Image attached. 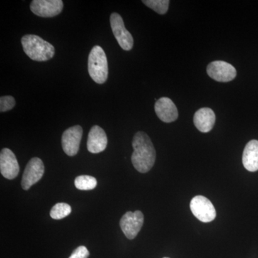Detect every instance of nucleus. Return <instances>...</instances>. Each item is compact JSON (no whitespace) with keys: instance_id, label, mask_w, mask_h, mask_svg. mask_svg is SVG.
Masks as SVG:
<instances>
[{"instance_id":"obj_8","label":"nucleus","mask_w":258,"mask_h":258,"mask_svg":"<svg viewBox=\"0 0 258 258\" xmlns=\"http://www.w3.org/2000/svg\"><path fill=\"white\" fill-rule=\"evenodd\" d=\"M45 172V166L40 158L34 157L27 164L22 179V187L28 190L32 185L42 179Z\"/></svg>"},{"instance_id":"obj_13","label":"nucleus","mask_w":258,"mask_h":258,"mask_svg":"<svg viewBox=\"0 0 258 258\" xmlns=\"http://www.w3.org/2000/svg\"><path fill=\"white\" fill-rule=\"evenodd\" d=\"M108 138L106 132L99 125H93L88 134L87 149L92 154H98L106 149Z\"/></svg>"},{"instance_id":"obj_17","label":"nucleus","mask_w":258,"mask_h":258,"mask_svg":"<svg viewBox=\"0 0 258 258\" xmlns=\"http://www.w3.org/2000/svg\"><path fill=\"white\" fill-rule=\"evenodd\" d=\"M142 3L159 15L166 14L169 9V0H143Z\"/></svg>"},{"instance_id":"obj_10","label":"nucleus","mask_w":258,"mask_h":258,"mask_svg":"<svg viewBox=\"0 0 258 258\" xmlns=\"http://www.w3.org/2000/svg\"><path fill=\"white\" fill-rule=\"evenodd\" d=\"M82 136L83 128L79 125H74L64 131L61 143L64 152L68 156L74 157L78 154Z\"/></svg>"},{"instance_id":"obj_21","label":"nucleus","mask_w":258,"mask_h":258,"mask_svg":"<svg viewBox=\"0 0 258 258\" xmlns=\"http://www.w3.org/2000/svg\"><path fill=\"white\" fill-rule=\"evenodd\" d=\"M164 258H169V257H164Z\"/></svg>"},{"instance_id":"obj_14","label":"nucleus","mask_w":258,"mask_h":258,"mask_svg":"<svg viewBox=\"0 0 258 258\" xmlns=\"http://www.w3.org/2000/svg\"><path fill=\"white\" fill-rule=\"evenodd\" d=\"M216 116L210 108H200L194 115V123L200 132L208 133L215 125Z\"/></svg>"},{"instance_id":"obj_11","label":"nucleus","mask_w":258,"mask_h":258,"mask_svg":"<svg viewBox=\"0 0 258 258\" xmlns=\"http://www.w3.org/2000/svg\"><path fill=\"white\" fill-rule=\"evenodd\" d=\"M0 171L2 175L8 179H13L20 172V166L14 153L5 148L0 153Z\"/></svg>"},{"instance_id":"obj_1","label":"nucleus","mask_w":258,"mask_h":258,"mask_svg":"<svg viewBox=\"0 0 258 258\" xmlns=\"http://www.w3.org/2000/svg\"><path fill=\"white\" fill-rule=\"evenodd\" d=\"M132 162L139 172L147 173L152 169L156 161V150L149 136L143 132L134 135Z\"/></svg>"},{"instance_id":"obj_5","label":"nucleus","mask_w":258,"mask_h":258,"mask_svg":"<svg viewBox=\"0 0 258 258\" xmlns=\"http://www.w3.org/2000/svg\"><path fill=\"white\" fill-rule=\"evenodd\" d=\"M190 209L200 221L210 222L216 217L217 212L210 200L203 196H196L190 203Z\"/></svg>"},{"instance_id":"obj_2","label":"nucleus","mask_w":258,"mask_h":258,"mask_svg":"<svg viewBox=\"0 0 258 258\" xmlns=\"http://www.w3.org/2000/svg\"><path fill=\"white\" fill-rule=\"evenodd\" d=\"M24 52L32 60L43 62L50 60L55 55V47L50 42L35 35H26L22 37Z\"/></svg>"},{"instance_id":"obj_9","label":"nucleus","mask_w":258,"mask_h":258,"mask_svg":"<svg viewBox=\"0 0 258 258\" xmlns=\"http://www.w3.org/2000/svg\"><path fill=\"white\" fill-rule=\"evenodd\" d=\"M63 9L62 0H33L30 10L34 14L42 18H53Z\"/></svg>"},{"instance_id":"obj_18","label":"nucleus","mask_w":258,"mask_h":258,"mask_svg":"<svg viewBox=\"0 0 258 258\" xmlns=\"http://www.w3.org/2000/svg\"><path fill=\"white\" fill-rule=\"evenodd\" d=\"M72 209L66 203H57L52 208L50 211V217L54 220H61L69 216L71 213Z\"/></svg>"},{"instance_id":"obj_19","label":"nucleus","mask_w":258,"mask_h":258,"mask_svg":"<svg viewBox=\"0 0 258 258\" xmlns=\"http://www.w3.org/2000/svg\"><path fill=\"white\" fill-rule=\"evenodd\" d=\"M15 106V100L13 96H2L0 98V111L2 113L13 109Z\"/></svg>"},{"instance_id":"obj_15","label":"nucleus","mask_w":258,"mask_h":258,"mask_svg":"<svg viewBox=\"0 0 258 258\" xmlns=\"http://www.w3.org/2000/svg\"><path fill=\"white\" fill-rule=\"evenodd\" d=\"M242 164L251 172L258 170V141H250L245 146L242 154Z\"/></svg>"},{"instance_id":"obj_6","label":"nucleus","mask_w":258,"mask_h":258,"mask_svg":"<svg viewBox=\"0 0 258 258\" xmlns=\"http://www.w3.org/2000/svg\"><path fill=\"white\" fill-rule=\"evenodd\" d=\"M144 217L142 212H127L122 217L120 227L125 237L129 240H133L138 235L143 226Z\"/></svg>"},{"instance_id":"obj_16","label":"nucleus","mask_w":258,"mask_h":258,"mask_svg":"<svg viewBox=\"0 0 258 258\" xmlns=\"http://www.w3.org/2000/svg\"><path fill=\"white\" fill-rule=\"evenodd\" d=\"M97 185V180L93 176L81 175L75 180V186L80 190H91L95 189Z\"/></svg>"},{"instance_id":"obj_7","label":"nucleus","mask_w":258,"mask_h":258,"mask_svg":"<svg viewBox=\"0 0 258 258\" xmlns=\"http://www.w3.org/2000/svg\"><path fill=\"white\" fill-rule=\"evenodd\" d=\"M207 72L211 79L222 83L230 82L235 79L237 76L235 67L222 60L210 62L207 68Z\"/></svg>"},{"instance_id":"obj_12","label":"nucleus","mask_w":258,"mask_h":258,"mask_svg":"<svg viewBox=\"0 0 258 258\" xmlns=\"http://www.w3.org/2000/svg\"><path fill=\"white\" fill-rule=\"evenodd\" d=\"M154 110L158 118L165 123H171L178 118V110L170 98L163 97L156 101Z\"/></svg>"},{"instance_id":"obj_4","label":"nucleus","mask_w":258,"mask_h":258,"mask_svg":"<svg viewBox=\"0 0 258 258\" xmlns=\"http://www.w3.org/2000/svg\"><path fill=\"white\" fill-rule=\"evenodd\" d=\"M112 32L123 50L129 51L134 46V38L132 34L125 28L123 18L118 13H112L110 17Z\"/></svg>"},{"instance_id":"obj_20","label":"nucleus","mask_w":258,"mask_h":258,"mask_svg":"<svg viewBox=\"0 0 258 258\" xmlns=\"http://www.w3.org/2000/svg\"><path fill=\"white\" fill-rule=\"evenodd\" d=\"M89 254V251L85 246H80L75 249L69 258H88Z\"/></svg>"},{"instance_id":"obj_3","label":"nucleus","mask_w":258,"mask_h":258,"mask_svg":"<svg viewBox=\"0 0 258 258\" xmlns=\"http://www.w3.org/2000/svg\"><path fill=\"white\" fill-rule=\"evenodd\" d=\"M88 70L91 79L98 84H103L108 79V60L104 50L99 45L93 47L90 52Z\"/></svg>"}]
</instances>
